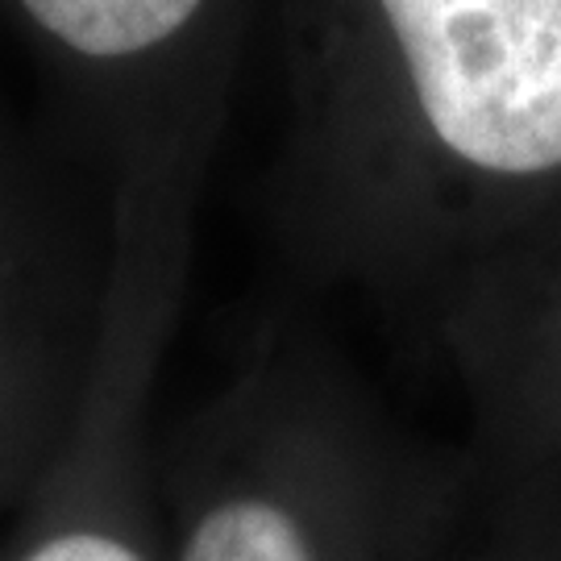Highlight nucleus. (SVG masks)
<instances>
[{
  "label": "nucleus",
  "mask_w": 561,
  "mask_h": 561,
  "mask_svg": "<svg viewBox=\"0 0 561 561\" xmlns=\"http://www.w3.org/2000/svg\"><path fill=\"white\" fill-rule=\"evenodd\" d=\"M474 495L337 387L254 375L159 454L162 561H437Z\"/></svg>",
  "instance_id": "obj_1"
},
{
  "label": "nucleus",
  "mask_w": 561,
  "mask_h": 561,
  "mask_svg": "<svg viewBox=\"0 0 561 561\" xmlns=\"http://www.w3.org/2000/svg\"><path fill=\"white\" fill-rule=\"evenodd\" d=\"M412 83L442 238L520 233L561 201V0H375Z\"/></svg>",
  "instance_id": "obj_2"
},
{
  "label": "nucleus",
  "mask_w": 561,
  "mask_h": 561,
  "mask_svg": "<svg viewBox=\"0 0 561 561\" xmlns=\"http://www.w3.org/2000/svg\"><path fill=\"white\" fill-rule=\"evenodd\" d=\"M479 495L561 474V217L482 266L458 312Z\"/></svg>",
  "instance_id": "obj_3"
},
{
  "label": "nucleus",
  "mask_w": 561,
  "mask_h": 561,
  "mask_svg": "<svg viewBox=\"0 0 561 561\" xmlns=\"http://www.w3.org/2000/svg\"><path fill=\"white\" fill-rule=\"evenodd\" d=\"M129 358L117 350L92 375L62 454L0 537V561H162L159 458Z\"/></svg>",
  "instance_id": "obj_4"
},
{
  "label": "nucleus",
  "mask_w": 561,
  "mask_h": 561,
  "mask_svg": "<svg viewBox=\"0 0 561 561\" xmlns=\"http://www.w3.org/2000/svg\"><path fill=\"white\" fill-rule=\"evenodd\" d=\"M80 408L83 400H67L18 379L0 350V520H18L21 507L50 474Z\"/></svg>",
  "instance_id": "obj_5"
},
{
  "label": "nucleus",
  "mask_w": 561,
  "mask_h": 561,
  "mask_svg": "<svg viewBox=\"0 0 561 561\" xmlns=\"http://www.w3.org/2000/svg\"><path fill=\"white\" fill-rule=\"evenodd\" d=\"M50 38L88 59H125L180 34L204 0H21Z\"/></svg>",
  "instance_id": "obj_6"
},
{
  "label": "nucleus",
  "mask_w": 561,
  "mask_h": 561,
  "mask_svg": "<svg viewBox=\"0 0 561 561\" xmlns=\"http://www.w3.org/2000/svg\"><path fill=\"white\" fill-rule=\"evenodd\" d=\"M470 561H561V474L486 491Z\"/></svg>",
  "instance_id": "obj_7"
}]
</instances>
